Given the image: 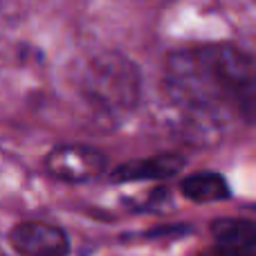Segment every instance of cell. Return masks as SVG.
Masks as SVG:
<instances>
[{"label":"cell","mask_w":256,"mask_h":256,"mask_svg":"<svg viewBox=\"0 0 256 256\" xmlns=\"http://www.w3.org/2000/svg\"><path fill=\"white\" fill-rule=\"evenodd\" d=\"M9 245L20 256H68L70 240L66 232L48 222L27 220L9 232Z\"/></svg>","instance_id":"obj_4"},{"label":"cell","mask_w":256,"mask_h":256,"mask_svg":"<svg viewBox=\"0 0 256 256\" xmlns=\"http://www.w3.org/2000/svg\"><path fill=\"white\" fill-rule=\"evenodd\" d=\"M243 256H256V238L252 240V245H250V248H248V252H245Z\"/></svg>","instance_id":"obj_8"},{"label":"cell","mask_w":256,"mask_h":256,"mask_svg":"<svg viewBox=\"0 0 256 256\" xmlns=\"http://www.w3.org/2000/svg\"><path fill=\"white\" fill-rule=\"evenodd\" d=\"M166 88L180 106L220 120L256 122V70L234 45H200L166 56Z\"/></svg>","instance_id":"obj_1"},{"label":"cell","mask_w":256,"mask_h":256,"mask_svg":"<svg viewBox=\"0 0 256 256\" xmlns=\"http://www.w3.org/2000/svg\"><path fill=\"white\" fill-rule=\"evenodd\" d=\"M212 234L216 238L218 248H225L230 252L245 254L248 248L256 238V225L240 218H220L212 222Z\"/></svg>","instance_id":"obj_6"},{"label":"cell","mask_w":256,"mask_h":256,"mask_svg":"<svg viewBox=\"0 0 256 256\" xmlns=\"http://www.w3.org/2000/svg\"><path fill=\"white\" fill-rule=\"evenodd\" d=\"M234 256H243V254H236V252H234Z\"/></svg>","instance_id":"obj_9"},{"label":"cell","mask_w":256,"mask_h":256,"mask_svg":"<svg viewBox=\"0 0 256 256\" xmlns=\"http://www.w3.org/2000/svg\"><path fill=\"white\" fill-rule=\"evenodd\" d=\"M182 196L194 202H218V200L230 198V184L220 173L202 171L184 178L180 184Z\"/></svg>","instance_id":"obj_7"},{"label":"cell","mask_w":256,"mask_h":256,"mask_svg":"<svg viewBox=\"0 0 256 256\" xmlns=\"http://www.w3.org/2000/svg\"><path fill=\"white\" fill-rule=\"evenodd\" d=\"M45 166L56 180L88 182L94 180L106 168V155L97 148L81 144L58 146L45 160Z\"/></svg>","instance_id":"obj_3"},{"label":"cell","mask_w":256,"mask_h":256,"mask_svg":"<svg viewBox=\"0 0 256 256\" xmlns=\"http://www.w3.org/2000/svg\"><path fill=\"white\" fill-rule=\"evenodd\" d=\"M184 158L178 153H164L146 160H132L120 164L110 173L112 182H140V180H168L184 168Z\"/></svg>","instance_id":"obj_5"},{"label":"cell","mask_w":256,"mask_h":256,"mask_svg":"<svg viewBox=\"0 0 256 256\" xmlns=\"http://www.w3.org/2000/svg\"><path fill=\"white\" fill-rule=\"evenodd\" d=\"M86 92L106 110H130L140 99V72L120 54H104L90 66Z\"/></svg>","instance_id":"obj_2"}]
</instances>
